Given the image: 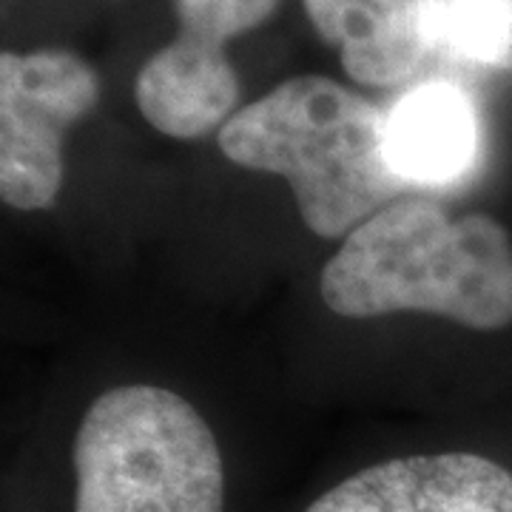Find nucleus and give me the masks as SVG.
<instances>
[{
    "label": "nucleus",
    "instance_id": "obj_1",
    "mask_svg": "<svg viewBox=\"0 0 512 512\" xmlns=\"http://www.w3.org/2000/svg\"><path fill=\"white\" fill-rule=\"evenodd\" d=\"M322 299L348 319L430 313L493 333L512 325V239L487 214L450 217L436 202L399 197L330 256Z\"/></svg>",
    "mask_w": 512,
    "mask_h": 512
},
{
    "label": "nucleus",
    "instance_id": "obj_9",
    "mask_svg": "<svg viewBox=\"0 0 512 512\" xmlns=\"http://www.w3.org/2000/svg\"><path fill=\"white\" fill-rule=\"evenodd\" d=\"M433 43L461 60L512 72V0H433Z\"/></svg>",
    "mask_w": 512,
    "mask_h": 512
},
{
    "label": "nucleus",
    "instance_id": "obj_3",
    "mask_svg": "<svg viewBox=\"0 0 512 512\" xmlns=\"http://www.w3.org/2000/svg\"><path fill=\"white\" fill-rule=\"evenodd\" d=\"M74 512H222L208 421L180 393L128 384L97 396L74 436Z\"/></svg>",
    "mask_w": 512,
    "mask_h": 512
},
{
    "label": "nucleus",
    "instance_id": "obj_5",
    "mask_svg": "<svg viewBox=\"0 0 512 512\" xmlns=\"http://www.w3.org/2000/svg\"><path fill=\"white\" fill-rule=\"evenodd\" d=\"M177 35L137 74V106L151 126L174 140L220 134L237 114L239 77L228 40L254 32L279 0H171Z\"/></svg>",
    "mask_w": 512,
    "mask_h": 512
},
{
    "label": "nucleus",
    "instance_id": "obj_4",
    "mask_svg": "<svg viewBox=\"0 0 512 512\" xmlns=\"http://www.w3.org/2000/svg\"><path fill=\"white\" fill-rule=\"evenodd\" d=\"M100 100V77L66 49L0 55V197L43 211L63 183V143Z\"/></svg>",
    "mask_w": 512,
    "mask_h": 512
},
{
    "label": "nucleus",
    "instance_id": "obj_2",
    "mask_svg": "<svg viewBox=\"0 0 512 512\" xmlns=\"http://www.w3.org/2000/svg\"><path fill=\"white\" fill-rule=\"evenodd\" d=\"M387 114L322 74H299L239 109L220 128L222 154L239 168L288 180L316 237L353 234L413 191L387 160Z\"/></svg>",
    "mask_w": 512,
    "mask_h": 512
},
{
    "label": "nucleus",
    "instance_id": "obj_7",
    "mask_svg": "<svg viewBox=\"0 0 512 512\" xmlns=\"http://www.w3.org/2000/svg\"><path fill=\"white\" fill-rule=\"evenodd\" d=\"M316 35L350 80L393 89L419 72L433 43V0H302Z\"/></svg>",
    "mask_w": 512,
    "mask_h": 512
},
{
    "label": "nucleus",
    "instance_id": "obj_6",
    "mask_svg": "<svg viewBox=\"0 0 512 512\" xmlns=\"http://www.w3.org/2000/svg\"><path fill=\"white\" fill-rule=\"evenodd\" d=\"M308 512H512V473L476 453L390 458L330 487Z\"/></svg>",
    "mask_w": 512,
    "mask_h": 512
},
{
    "label": "nucleus",
    "instance_id": "obj_8",
    "mask_svg": "<svg viewBox=\"0 0 512 512\" xmlns=\"http://www.w3.org/2000/svg\"><path fill=\"white\" fill-rule=\"evenodd\" d=\"M387 160L410 188H441L476 163L478 120L453 83H424L387 114Z\"/></svg>",
    "mask_w": 512,
    "mask_h": 512
}]
</instances>
